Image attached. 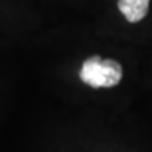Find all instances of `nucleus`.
<instances>
[{"label":"nucleus","instance_id":"f257e3e1","mask_svg":"<svg viewBox=\"0 0 152 152\" xmlns=\"http://www.w3.org/2000/svg\"><path fill=\"white\" fill-rule=\"evenodd\" d=\"M79 76L92 87H113L121 80L123 69L118 62L113 59H102L96 55L83 62Z\"/></svg>","mask_w":152,"mask_h":152},{"label":"nucleus","instance_id":"f03ea898","mask_svg":"<svg viewBox=\"0 0 152 152\" xmlns=\"http://www.w3.org/2000/svg\"><path fill=\"white\" fill-rule=\"evenodd\" d=\"M149 0H118V9L130 23H138L147 16Z\"/></svg>","mask_w":152,"mask_h":152}]
</instances>
